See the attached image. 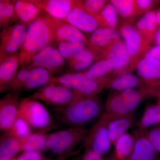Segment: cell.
Listing matches in <instances>:
<instances>
[{
	"label": "cell",
	"mask_w": 160,
	"mask_h": 160,
	"mask_svg": "<svg viewBox=\"0 0 160 160\" xmlns=\"http://www.w3.org/2000/svg\"><path fill=\"white\" fill-rule=\"evenodd\" d=\"M65 21L82 32L86 33H92L100 27L97 19L83 9L81 1L69 12Z\"/></svg>",
	"instance_id": "5bb4252c"
},
{
	"label": "cell",
	"mask_w": 160,
	"mask_h": 160,
	"mask_svg": "<svg viewBox=\"0 0 160 160\" xmlns=\"http://www.w3.org/2000/svg\"><path fill=\"white\" fill-rule=\"evenodd\" d=\"M107 115L109 117L107 127L109 137L111 143L114 145L117 141L126 133L127 130L131 126L133 117L132 114L120 117Z\"/></svg>",
	"instance_id": "ffe728a7"
},
{
	"label": "cell",
	"mask_w": 160,
	"mask_h": 160,
	"mask_svg": "<svg viewBox=\"0 0 160 160\" xmlns=\"http://www.w3.org/2000/svg\"><path fill=\"white\" fill-rule=\"evenodd\" d=\"M18 117L26 121L32 129L38 132L46 133L55 127L47 108L38 101L30 98L20 101Z\"/></svg>",
	"instance_id": "3957f363"
},
{
	"label": "cell",
	"mask_w": 160,
	"mask_h": 160,
	"mask_svg": "<svg viewBox=\"0 0 160 160\" xmlns=\"http://www.w3.org/2000/svg\"><path fill=\"white\" fill-rule=\"evenodd\" d=\"M74 154L75 152H73L62 155L58 156V158L54 160H67L69 158H70ZM49 160H50L49 159Z\"/></svg>",
	"instance_id": "f6af8a7d"
},
{
	"label": "cell",
	"mask_w": 160,
	"mask_h": 160,
	"mask_svg": "<svg viewBox=\"0 0 160 160\" xmlns=\"http://www.w3.org/2000/svg\"><path fill=\"white\" fill-rule=\"evenodd\" d=\"M156 13L157 17L158 23L159 26L160 27V9L155 10Z\"/></svg>",
	"instance_id": "bcb514c9"
},
{
	"label": "cell",
	"mask_w": 160,
	"mask_h": 160,
	"mask_svg": "<svg viewBox=\"0 0 160 160\" xmlns=\"http://www.w3.org/2000/svg\"><path fill=\"white\" fill-rule=\"evenodd\" d=\"M47 134L45 132H32L21 139L22 152L34 151L42 152L47 150Z\"/></svg>",
	"instance_id": "4316f807"
},
{
	"label": "cell",
	"mask_w": 160,
	"mask_h": 160,
	"mask_svg": "<svg viewBox=\"0 0 160 160\" xmlns=\"http://www.w3.org/2000/svg\"><path fill=\"white\" fill-rule=\"evenodd\" d=\"M52 19L55 42L59 43L83 40L86 42L87 46L88 38L83 34L82 32L65 21L55 19L52 18Z\"/></svg>",
	"instance_id": "2e32d148"
},
{
	"label": "cell",
	"mask_w": 160,
	"mask_h": 160,
	"mask_svg": "<svg viewBox=\"0 0 160 160\" xmlns=\"http://www.w3.org/2000/svg\"><path fill=\"white\" fill-rule=\"evenodd\" d=\"M130 160H155L156 151L145 134L141 132L135 139Z\"/></svg>",
	"instance_id": "44dd1931"
},
{
	"label": "cell",
	"mask_w": 160,
	"mask_h": 160,
	"mask_svg": "<svg viewBox=\"0 0 160 160\" xmlns=\"http://www.w3.org/2000/svg\"><path fill=\"white\" fill-rule=\"evenodd\" d=\"M113 72L111 65L108 61L104 59L98 60L97 62L84 72L88 79L98 80L109 75Z\"/></svg>",
	"instance_id": "f546056e"
},
{
	"label": "cell",
	"mask_w": 160,
	"mask_h": 160,
	"mask_svg": "<svg viewBox=\"0 0 160 160\" xmlns=\"http://www.w3.org/2000/svg\"><path fill=\"white\" fill-rule=\"evenodd\" d=\"M135 139L132 135L126 133L115 144V159L117 160H130L134 149Z\"/></svg>",
	"instance_id": "83f0119b"
},
{
	"label": "cell",
	"mask_w": 160,
	"mask_h": 160,
	"mask_svg": "<svg viewBox=\"0 0 160 160\" xmlns=\"http://www.w3.org/2000/svg\"><path fill=\"white\" fill-rule=\"evenodd\" d=\"M87 47L83 40L58 43V49L65 59L69 60Z\"/></svg>",
	"instance_id": "1f68e13d"
},
{
	"label": "cell",
	"mask_w": 160,
	"mask_h": 160,
	"mask_svg": "<svg viewBox=\"0 0 160 160\" xmlns=\"http://www.w3.org/2000/svg\"><path fill=\"white\" fill-rule=\"evenodd\" d=\"M65 63V59L58 48L50 45L38 52L26 67L30 69L36 67L44 68L52 74L62 69Z\"/></svg>",
	"instance_id": "30bf717a"
},
{
	"label": "cell",
	"mask_w": 160,
	"mask_h": 160,
	"mask_svg": "<svg viewBox=\"0 0 160 160\" xmlns=\"http://www.w3.org/2000/svg\"><path fill=\"white\" fill-rule=\"evenodd\" d=\"M144 58H151L160 62V45H155L150 47Z\"/></svg>",
	"instance_id": "b9f144b4"
},
{
	"label": "cell",
	"mask_w": 160,
	"mask_h": 160,
	"mask_svg": "<svg viewBox=\"0 0 160 160\" xmlns=\"http://www.w3.org/2000/svg\"><path fill=\"white\" fill-rule=\"evenodd\" d=\"M105 109L106 113L113 117L129 115L133 112L121 96L120 92L109 96L106 102Z\"/></svg>",
	"instance_id": "603a6c76"
},
{
	"label": "cell",
	"mask_w": 160,
	"mask_h": 160,
	"mask_svg": "<svg viewBox=\"0 0 160 160\" xmlns=\"http://www.w3.org/2000/svg\"><path fill=\"white\" fill-rule=\"evenodd\" d=\"M160 122V103L158 105L149 106L144 112L140 121L141 129L146 128Z\"/></svg>",
	"instance_id": "d6a6232c"
},
{
	"label": "cell",
	"mask_w": 160,
	"mask_h": 160,
	"mask_svg": "<svg viewBox=\"0 0 160 160\" xmlns=\"http://www.w3.org/2000/svg\"><path fill=\"white\" fill-rule=\"evenodd\" d=\"M126 104L133 112L137 108L143 97L142 92L134 89H126L119 92Z\"/></svg>",
	"instance_id": "8d00e7d4"
},
{
	"label": "cell",
	"mask_w": 160,
	"mask_h": 160,
	"mask_svg": "<svg viewBox=\"0 0 160 160\" xmlns=\"http://www.w3.org/2000/svg\"><path fill=\"white\" fill-rule=\"evenodd\" d=\"M134 27L145 41L150 45L160 27L155 11L151 10L145 13L136 23Z\"/></svg>",
	"instance_id": "d6986e66"
},
{
	"label": "cell",
	"mask_w": 160,
	"mask_h": 160,
	"mask_svg": "<svg viewBox=\"0 0 160 160\" xmlns=\"http://www.w3.org/2000/svg\"><path fill=\"white\" fill-rule=\"evenodd\" d=\"M160 2L159 1L153 0H136L135 5L137 15L145 14L151 11L152 9Z\"/></svg>",
	"instance_id": "f35d334b"
},
{
	"label": "cell",
	"mask_w": 160,
	"mask_h": 160,
	"mask_svg": "<svg viewBox=\"0 0 160 160\" xmlns=\"http://www.w3.org/2000/svg\"><path fill=\"white\" fill-rule=\"evenodd\" d=\"M54 42L52 18L40 15L27 26L26 38L20 49L21 68L26 67L38 52Z\"/></svg>",
	"instance_id": "6da1fadb"
},
{
	"label": "cell",
	"mask_w": 160,
	"mask_h": 160,
	"mask_svg": "<svg viewBox=\"0 0 160 160\" xmlns=\"http://www.w3.org/2000/svg\"><path fill=\"white\" fill-rule=\"evenodd\" d=\"M30 71V69L27 67L21 68L8 84L6 90H10L12 92H17L22 89H24L29 78Z\"/></svg>",
	"instance_id": "e575fe53"
},
{
	"label": "cell",
	"mask_w": 160,
	"mask_h": 160,
	"mask_svg": "<svg viewBox=\"0 0 160 160\" xmlns=\"http://www.w3.org/2000/svg\"><path fill=\"white\" fill-rule=\"evenodd\" d=\"M56 109L57 117L62 124L70 127H85L99 117L103 106L96 96L80 99Z\"/></svg>",
	"instance_id": "7a4b0ae2"
},
{
	"label": "cell",
	"mask_w": 160,
	"mask_h": 160,
	"mask_svg": "<svg viewBox=\"0 0 160 160\" xmlns=\"http://www.w3.org/2000/svg\"><path fill=\"white\" fill-rule=\"evenodd\" d=\"M11 21H15L14 2L9 0L0 1V26L3 28L9 26Z\"/></svg>",
	"instance_id": "836d02e7"
},
{
	"label": "cell",
	"mask_w": 160,
	"mask_h": 160,
	"mask_svg": "<svg viewBox=\"0 0 160 160\" xmlns=\"http://www.w3.org/2000/svg\"><path fill=\"white\" fill-rule=\"evenodd\" d=\"M30 98L42 101L58 109L74 102L75 95L73 90L66 86L50 83L38 89Z\"/></svg>",
	"instance_id": "8992f818"
},
{
	"label": "cell",
	"mask_w": 160,
	"mask_h": 160,
	"mask_svg": "<svg viewBox=\"0 0 160 160\" xmlns=\"http://www.w3.org/2000/svg\"><path fill=\"white\" fill-rule=\"evenodd\" d=\"M10 160H17L16 158H14Z\"/></svg>",
	"instance_id": "c3c4849f"
},
{
	"label": "cell",
	"mask_w": 160,
	"mask_h": 160,
	"mask_svg": "<svg viewBox=\"0 0 160 160\" xmlns=\"http://www.w3.org/2000/svg\"><path fill=\"white\" fill-rule=\"evenodd\" d=\"M146 136L156 151L160 152V128L152 129Z\"/></svg>",
	"instance_id": "ab89813d"
},
{
	"label": "cell",
	"mask_w": 160,
	"mask_h": 160,
	"mask_svg": "<svg viewBox=\"0 0 160 160\" xmlns=\"http://www.w3.org/2000/svg\"><path fill=\"white\" fill-rule=\"evenodd\" d=\"M85 127H70L47 134V150L58 156L73 152L89 132Z\"/></svg>",
	"instance_id": "277c9868"
},
{
	"label": "cell",
	"mask_w": 160,
	"mask_h": 160,
	"mask_svg": "<svg viewBox=\"0 0 160 160\" xmlns=\"http://www.w3.org/2000/svg\"><path fill=\"white\" fill-rule=\"evenodd\" d=\"M20 101L17 92H10L0 100V129L9 131L18 117Z\"/></svg>",
	"instance_id": "7c38bea8"
},
{
	"label": "cell",
	"mask_w": 160,
	"mask_h": 160,
	"mask_svg": "<svg viewBox=\"0 0 160 160\" xmlns=\"http://www.w3.org/2000/svg\"><path fill=\"white\" fill-rule=\"evenodd\" d=\"M32 130L26 121L18 117L9 131L6 132L14 137L22 139L32 133Z\"/></svg>",
	"instance_id": "d590c367"
},
{
	"label": "cell",
	"mask_w": 160,
	"mask_h": 160,
	"mask_svg": "<svg viewBox=\"0 0 160 160\" xmlns=\"http://www.w3.org/2000/svg\"><path fill=\"white\" fill-rule=\"evenodd\" d=\"M138 74L150 88L160 84V62L151 58H144L137 66Z\"/></svg>",
	"instance_id": "9a60e30c"
},
{
	"label": "cell",
	"mask_w": 160,
	"mask_h": 160,
	"mask_svg": "<svg viewBox=\"0 0 160 160\" xmlns=\"http://www.w3.org/2000/svg\"><path fill=\"white\" fill-rule=\"evenodd\" d=\"M27 26L22 23L3 28L0 34V59L18 52L26 38Z\"/></svg>",
	"instance_id": "9c48e42d"
},
{
	"label": "cell",
	"mask_w": 160,
	"mask_h": 160,
	"mask_svg": "<svg viewBox=\"0 0 160 160\" xmlns=\"http://www.w3.org/2000/svg\"><path fill=\"white\" fill-rule=\"evenodd\" d=\"M102 59L108 61L114 77L131 72L130 57L125 42L121 38L112 42L103 51Z\"/></svg>",
	"instance_id": "52a82bcc"
},
{
	"label": "cell",
	"mask_w": 160,
	"mask_h": 160,
	"mask_svg": "<svg viewBox=\"0 0 160 160\" xmlns=\"http://www.w3.org/2000/svg\"><path fill=\"white\" fill-rule=\"evenodd\" d=\"M80 160H103L102 156L90 149H86Z\"/></svg>",
	"instance_id": "7bdbcfd3"
},
{
	"label": "cell",
	"mask_w": 160,
	"mask_h": 160,
	"mask_svg": "<svg viewBox=\"0 0 160 160\" xmlns=\"http://www.w3.org/2000/svg\"><path fill=\"white\" fill-rule=\"evenodd\" d=\"M16 159L17 160H49L42 152L34 151L23 152Z\"/></svg>",
	"instance_id": "60d3db41"
},
{
	"label": "cell",
	"mask_w": 160,
	"mask_h": 160,
	"mask_svg": "<svg viewBox=\"0 0 160 160\" xmlns=\"http://www.w3.org/2000/svg\"><path fill=\"white\" fill-rule=\"evenodd\" d=\"M42 12L55 19L65 21L69 12L78 5L79 1L36 0L33 1Z\"/></svg>",
	"instance_id": "4fadbf2b"
},
{
	"label": "cell",
	"mask_w": 160,
	"mask_h": 160,
	"mask_svg": "<svg viewBox=\"0 0 160 160\" xmlns=\"http://www.w3.org/2000/svg\"><path fill=\"white\" fill-rule=\"evenodd\" d=\"M108 120L106 113L102 115L89 131L84 141L86 149H90L101 156L109 151L112 143L107 127Z\"/></svg>",
	"instance_id": "ba28073f"
},
{
	"label": "cell",
	"mask_w": 160,
	"mask_h": 160,
	"mask_svg": "<svg viewBox=\"0 0 160 160\" xmlns=\"http://www.w3.org/2000/svg\"><path fill=\"white\" fill-rule=\"evenodd\" d=\"M52 77L50 72L46 69L41 67L32 68L30 69L24 90L29 91L44 87L49 84Z\"/></svg>",
	"instance_id": "cb8c5ba5"
},
{
	"label": "cell",
	"mask_w": 160,
	"mask_h": 160,
	"mask_svg": "<svg viewBox=\"0 0 160 160\" xmlns=\"http://www.w3.org/2000/svg\"><path fill=\"white\" fill-rule=\"evenodd\" d=\"M141 83L140 79L131 72L113 77L109 81L106 88L117 91L134 89Z\"/></svg>",
	"instance_id": "484cf974"
},
{
	"label": "cell",
	"mask_w": 160,
	"mask_h": 160,
	"mask_svg": "<svg viewBox=\"0 0 160 160\" xmlns=\"http://www.w3.org/2000/svg\"><path fill=\"white\" fill-rule=\"evenodd\" d=\"M117 160L115 158V159H110V160Z\"/></svg>",
	"instance_id": "681fc988"
},
{
	"label": "cell",
	"mask_w": 160,
	"mask_h": 160,
	"mask_svg": "<svg viewBox=\"0 0 160 160\" xmlns=\"http://www.w3.org/2000/svg\"><path fill=\"white\" fill-rule=\"evenodd\" d=\"M157 91V94L160 98V84L158 86H157L155 88H153L152 91Z\"/></svg>",
	"instance_id": "7dc6e473"
},
{
	"label": "cell",
	"mask_w": 160,
	"mask_h": 160,
	"mask_svg": "<svg viewBox=\"0 0 160 160\" xmlns=\"http://www.w3.org/2000/svg\"><path fill=\"white\" fill-rule=\"evenodd\" d=\"M109 2L105 0H86L81 1V4L87 13L96 18Z\"/></svg>",
	"instance_id": "74e56055"
},
{
	"label": "cell",
	"mask_w": 160,
	"mask_h": 160,
	"mask_svg": "<svg viewBox=\"0 0 160 160\" xmlns=\"http://www.w3.org/2000/svg\"><path fill=\"white\" fill-rule=\"evenodd\" d=\"M20 65L19 52L0 59V91L6 90V87L15 76Z\"/></svg>",
	"instance_id": "ac0fdd59"
},
{
	"label": "cell",
	"mask_w": 160,
	"mask_h": 160,
	"mask_svg": "<svg viewBox=\"0 0 160 160\" xmlns=\"http://www.w3.org/2000/svg\"><path fill=\"white\" fill-rule=\"evenodd\" d=\"M152 42L154 43L155 45H160V27L155 35Z\"/></svg>",
	"instance_id": "ee69618b"
},
{
	"label": "cell",
	"mask_w": 160,
	"mask_h": 160,
	"mask_svg": "<svg viewBox=\"0 0 160 160\" xmlns=\"http://www.w3.org/2000/svg\"><path fill=\"white\" fill-rule=\"evenodd\" d=\"M121 36L119 29L99 27L88 38L87 47L94 52L98 61L101 59L103 51L112 42L121 38Z\"/></svg>",
	"instance_id": "8fae6325"
},
{
	"label": "cell",
	"mask_w": 160,
	"mask_h": 160,
	"mask_svg": "<svg viewBox=\"0 0 160 160\" xmlns=\"http://www.w3.org/2000/svg\"><path fill=\"white\" fill-rule=\"evenodd\" d=\"M96 56L88 47L68 60L69 68L76 72L87 70L96 60Z\"/></svg>",
	"instance_id": "d4e9b609"
},
{
	"label": "cell",
	"mask_w": 160,
	"mask_h": 160,
	"mask_svg": "<svg viewBox=\"0 0 160 160\" xmlns=\"http://www.w3.org/2000/svg\"><path fill=\"white\" fill-rule=\"evenodd\" d=\"M96 18L100 27L113 29L117 28L118 24V14L109 1Z\"/></svg>",
	"instance_id": "f1b7e54d"
},
{
	"label": "cell",
	"mask_w": 160,
	"mask_h": 160,
	"mask_svg": "<svg viewBox=\"0 0 160 160\" xmlns=\"http://www.w3.org/2000/svg\"><path fill=\"white\" fill-rule=\"evenodd\" d=\"M15 22H18L28 26L40 15L41 9L33 1H14Z\"/></svg>",
	"instance_id": "e0dca14e"
},
{
	"label": "cell",
	"mask_w": 160,
	"mask_h": 160,
	"mask_svg": "<svg viewBox=\"0 0 160 160\" xmlns=\"http://www.w3.org/2000/svg\"><path fill=\"white\" fill-rule=\"evenodd\" d=\"M22 152L21 139L6 132L0 138V160H10Z\"/></svg>",
	"instance_id": "7402d4cb"
},
{
	"label": "cell",
	"mask_w": 160,
	"mask_h": 160,
	"mask_svg": "<svg viewBox=\"0 0 160 160\" xmlns=\"http://www.w3.org/2000/svg\"><path fill=\"white\" fill-rule=\"evenodd\" d=\"M109 2L114 7L118 14L122 18L124 21L130 22V20L137 15L135 1L112 0Z\"/></svg>",
	"instance_id": "4dcf8cb0"
},
{
	"label": "cell",
	"mask_w": 160,
	"mask_h": 160,
	"mask_svg": "<svg viewBox=\"0 0 160 160\" xmlns=\"http://www.w3.org/2000/svg\"><path fill=\"white\" fill-rule=\"evenodd\" d=\"M119 30L124 39L130 57L131 71H133L136 69L140 60L145 57L150 48V45L130 22L123 21L119 27Z\"/></svg>",
	"instance_id": "5b68a950"
}]
</instances>
